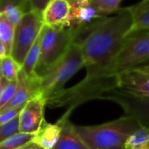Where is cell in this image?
Wrapping results in <instances>:
<instances>
[{"instance_id":"cell-7","label":"cell","mask_w":149,"mask_h":149,"mask_svg":"<svg viewBox=\"0 0 149 149\" xmlns=\"http://www.w3.org/2000/svg\"><path fill=\"white\" fill-rule=\"evenodd\" d=\"M98 99L108 100L119 104L125 116L134 118L141 125L149 126V97L113 89L101 95Z\"/></svg>"},{"instance_id":"cell-24","label":"cell","mask_w":149,"mask_h":149,"mask_svg":"<svg viewBox=\"0 0 149 149\" xmlns=\"http://www.w3.org/2000/svg\"><path fill=\"white\" fill-rule=\"evenodd\" d=\"M17 84H18V80L13 82H8L7 85L6 86V88L2 92L1 97H0V109L4 105H6L8 103V101L11 99V97H13V95L16 91Z\"/></svg>"},{"instance_id":"cell-30","label":"cell","mask_w":149,"mask_h":149,"mask_svg":"<svg viewBox=\"0 0 149 149\" xmlns=\"http://www.w3.org/2000/svg\"><path fill=\"white\" fill-rule=\"evenodd\" d=\"M6 56V47L4 46V44L2 43V41L0 40V59H3Z\"/></svg>"},{"instance_id":"cell-26","label":"cell","mask_w":149,"mask_h":149,"mask_svg":"<svg viewBox=\"0 0 149 149\" xmlns=\"http://www.w3.org/2000/svg\"><path fill=\"white\" fill-rule=\"evenodd\" d=\"M50 1L51 0H28V2L32 7V10L41 13Z\"/></svg>"},{"instance_id":"cell-28","label":"cell","mask_w":149,"mask_h":149,"mask_svg":"<svg viewBox=\"0 0 149 149\" xmlns=\"http://www.w3.org/2000/svg\"><path fill=\"white\" fill-rule=\"evenodd\" d=\"M133 69H137V70L141 71V72H144L146 74H149V61H146V63H144V64H142V65H140V66L133 68Z\"/></svg>"},{"instance_id":"cell-18","label":"cell","mask_w":149,"mask_h":149,"mask_svg":"<svg viewBox=\"0 0 149 149\" xmlns=\"http://www.w3.org/2000/svg\"><path fill=\"white\" fill-rule=\"evenodd\" d=\"M125 149H149V126L140 125L126 139Z\"/></svg>"},{"instance_id":"cell-6","label":"cell","mask_w":149,"mask_h":149,"mask_svg":"<svg viewBox=\"0 0 149 149\" xmlns=\"http://www.w3.org/2000/svg\"><path fill=\"white\" fill-rule=\"evenodd\" d=\"M44 26L42 13L33 10L26 13L15 26L11 56L20 67Z\"/></svg>"},{"instance_id":"cell-27","label":"cell","mask_w":149,"mask_h":149,"mask_svg":"<svg viewBox=\"0 0 149 149\" xmlns=\"http://www.w3.org/2000/svg\"><path fill=\"white\" fill-rule=\"evenodd\" d=\"M19 149H45V148H43L41 146H40L39 144H37V143L34 142L33 140H32L31 142L26 144L25 146H21V147L19 148Z\"/></svg>"},{"instance_id":"cell-21","label":"cell","mask_w":149,"mask_h":149,"mask_svg":"<svg viewBox=\"0 0 149 149\" xmlns=\"http://www.w3.org/2000/svg\"><path fill=\"white\" fill-rule=\"evenodd\" d=\"M34 139V134L18 132L0 143V149H19Z\"/></svg>"},{"instance_id":"cell-15","label":"cell","mask_w":149,"mask_h":149,"mask_svg":"<svg viewBox=\"0 0 149 149\" xmlns=\"http://www.w3.org/2000/svg\"><path fill=\"white\" fill-rule=\"evenodd\" d=\"M32 7L28 0H0V13H3L16 26Z\"/></svg>"},{"instance_id":"cell-8","label":"cell","mask_w":149,"mask_h":149,"mask_svg":"<svg viewBox=\"0 0 149 149\" xmlns=\"http://www.w3.org/2000/svg\"><path fill=\"white\" fill-rule=\"evenodd\" d=\"M104 17L101 16L90 0H77L70 4L69 13L66 20V27L76 30V40L83 37L93 25Z\"/></svg>"},{"instance_id":"cell-25","label":"cell","mask_w":149,"mask_h":149,"mask_svg":"<svg viewBox=\"0 0 149 149\" xmlns=\"http://www.w3.org/2000/svg\"><path fill=\"white\" fill-rule=\"evenodd\" d=\"M23 108L24 107L14 108V109L5 111L3 112H0V125H5V124H6L8 122L12 121L13 119H14L18 116H19V114H20L21 111L23 110Z\"/></svg>"},{"instance_id":"cell-31","label":"cell","mask_w":149,"mask_h":149,"mask_svg":"<svg viewBox=\"0 0 149 149\" xmlns=\"http://www.w3.org/2000/svg\"><path fill=\"white\" fill-rule=\"evenodd\" d=\"M3 78V74H2V68H1V59H0V81Z\"/></svg>"},{"instance_id":"cell-19","label":"cell","mask_w":149,"mask_h":149,"mask_svg":"<svg viewBox=\"0 0 149 149\" xmlns=\"http://www.w3.org/2000/svg\"><path fill=\"white\" fill-rule=\"evenodd\" d=\"M15 26L3 13H0V40L6 47V56H11Z\"/></svg>"},{"instance_id":"cell-23","label":"cell","mask_w":149,"mask_h":149,"mask_svg":"<svg viewBox=\"0 0 149 149\" xmlns=\"http://www.w3.org/2000/svg\"><path fill=\"white\" fill-rule=\"evenodd\" d=\"M18 132H19V116L5 125H0V143Z\"/></svg>"},{"instance_id":"cell-11","label":"cell","mask_w":149,"mask_h":149,"mask_svg":"<svg viewBox=\"0 0 149 149\" xmlns=\"http://www.w3.org/2000/svg\"><path fill=\"white\" fill-rule=\"evenodd\" d=\"M117 89L149 97V74L132 69L117 77Z\"/></svg>"},{"instance_id":"cell-13","label":"cell","mask_w":149,"mask_h":149,"mask_svg":"<svg viewBox=\"0 0 149 149\" xmlns=\"http://www.w3.org/2000/svg\"><path fill=\"white\" fill-rule=\"evenodd\" d=\"M70 5L66 0H51L42 12L44 25L49 26H65Z\"/></svg>"},{"instance_id":"cell-32","label":"cell","mask_w":149,"mask_h":149,"mask_svg":"<svg viewBox=\"0 0 149 149\" xmlns=\"http://www.w3.org/2000/svg\"><path fill=\"white\" fill-rule=\"evenodd\" d=\"M66 1H68V2L69 3V5H70V4H72V3H74V2L77 1V0H66Z\"/></svg>"},{"instance_id":"cell-17","label":"cell","mask_w":149,"mask_h":149,"mask_svg":"<svg viewBox=\"0 0 149 149\" xmlns=\"http://www.w3.org/2000/svg\"><path fill=\"white\" fill-rule=\"evenodd\" d=\"M40 38H41V33L40 36L38 37L37 40L28 52L25 61L21 67V71L26 74V77L28 78H35L38 77L35 74V69L39 61L40 54Z\"/></svg>"},{"instance_id":"cell-14","label":"cell","mask_w":149,"mask_h":149,"mask_svg":"<svg viewBox=\"0 0 149 149\" xmlns=\"http://www.w3.org/2000/svg\"><path fill=\"white\" fill-rule=\"evenodd\" d=\"M62 124L63 119L61 117L54 124L47 123L45 120L40 129L34 134L33 141L45 149H53L60 139Z\"/></svg>"},{"instance_id":"cell-2","label":"cell","mask_w":149,"mask_h":149,"mask_svg":"<svg viewBox=\"0 0 149 149\" xmlns=\"http://www.w3.org/2000/svg\"><path fill=\"white\" fill-rule=\"evenodd\" d=\"M141 125L132 117L125 116L96 125H76L89 149H125L128 137Z\"/></svg>"},{"instance_id":"cell-29","label":"cell","mask_w":149,"mask_h":149,"mask_svg":"<svg viewBox=\"0 0 149 149\" xmlns=\"http://www.w3.org/2000/svg\"><path fill=\"white\" fill-rule=\"evenodd\" d=\"M8 82H9V81H7V80H6V78H4V77L1 79V81H0V97H1L2 92H3L4 89L6 88V86L7 85Z\"/></svg>"},{"instance_id":"cell-4","label":"cell","mask_w":149,"mask_h":149,"mask_svg":"<svg viewBox=\"0 0 149 149\" xmlns=\"http://www.w3.org/2000/svg\"><path fill=\"white\" fill-rule=\"evenodd\" d=\"M149 61V31L129 33L103 77L111 78Z\"/></svg>"},{"instance_id":"cell-12","label":"cell","mask_w":149,"mask_h":149,"mask_svg":"<svg viewBox=\"0 0 149 149\" xmlns=\"http://www.w3.org/2000/svg\"><path fill=\"white\" fill-rule=\"evenodd\" d=\"M73 111L74 109L68 108L61 116L63 124L61 136L53 149H89L87 145L77 133L76 125H74L69 120V116Z\"/></svg>"},{"instance_id":"cell-1","label":"cell","mask_w":149,"mask_h":149,"mask_svg":"<svg viewBox=\"0 0 149 149\" xmlns=\"http://www.w3.org/2000/svg\"><path fill=\"white\" fill-rule=\"evenodd\" d=\"M132 25L127 7L121 8L111 17L99 19L74 43L80 46L87 74L79 85L91 92L103 93L104 82L111 79L103 74L120 50Z\"/></svg>"},{"instance_id":"cell-16","label":"cell","mask_w":149,"mask_h":149,"mask_svg":"<svg viewBox=\"0 0 149 149\" xmlns=\"http://www.w3.org/2000/svg\"><path fill=\"white\" fill-rule=\"evenodd\" d=\"M132 25L129 33L139 31H149V0H143L137 5L128 6Z\"/></svg>"},{"instance_id":"cell-9","label":"cell","mask_w":149,"mask_h":149,"mask_svg":"<svg viewBox=\"0 0 149 149\" xmlns=\"http://www.w3.org/2000/svg\"><path fill=\"white\" fill-rule=\"evenodd\" d=\"M47 101L42 94L30 99L19 114V132L35 134L41 127L44 119V111Z\"/></svg>"},{"instance_id":"cell-20","label":"cell","mask_w":149,"mask_h":149,"mask_svg":"<svg viewBox=\"0 0 149 149\" xmlns=\"http://www.w3.org/2000/svg\"><path fill=\"white\" fill-rule=\"evenodd\" d=\"M92 6L103 17L116 14L121 9L120 5L123 0H90Z\"/></svg>"},{"instance_id":"cell-10","label":"cell","mask_w":149,"mask_h":149,"mask_svg":"<svg viewBox=\"0 0 149 149\" xmlns=\"http://www.w3.org/2000/svg\"><path fill=\"white\" fill-rule=\"evenodd\" d=\"M39 94H41L40 78H28L20 69L18 77L16 91L8 103L0 109V112L14 108L24 107L30 99Z\"/></svg>"},{"instance_id":"cell-5","label":"cell","mask_w":149,"mask_h":149,"mask_svg":"<svg viewBox=\"0 0 149 149\" xmlns=\"http://www.w3.org/2000/svg\"><path fill=\"white\" fill-rule=\"evenodd\" d=\"M84 67L81 47L73 43L59 63L40 79V93L46 101L62 91L66 83Z\"/></svg>"},{"instance_id":"cell-22","label":"cell","mask_w":149,"mask_h":149,"mask_svg":"<svg viewBox=\"0 0 149 149\" xmlns=\"http://www.w3.org/2000/svg\"><path fill=\"white\" fill-rule=\"evenodd\" d=\"M1 68L3 77L7 81L13 82L18 80L21 67L13 59L12 56H6L1 59Z\"/></svg>"},{"instance_id":"cell-3","label":"cell","mask_w":149,"mask_h":149,"mask_svg":"<svg viewBox=\"0 0 149 149\" xmlns=\"http://www.w3.org/2000/svg\"><path fill=\"white\" fill-rule=\"evenodd\" d=\"M76 40V30L66 26H44L40 38V54L35 69L39 78L46 74L65 56Z\"/></svg>"}]
</instances>
